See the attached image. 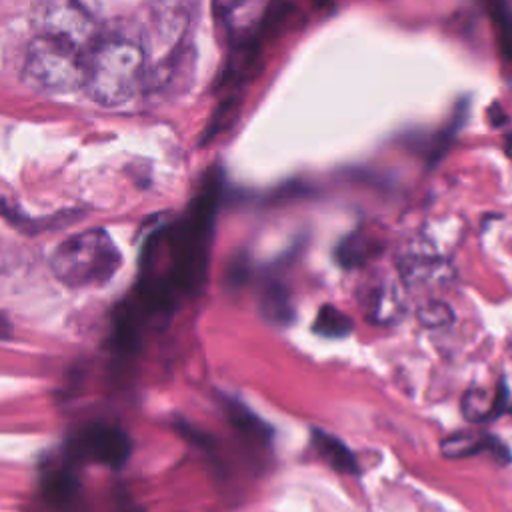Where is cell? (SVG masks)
<instances>
[{
	"mask_svg": "<svg viewBox=\"0 0 512 512\" xmlns=\"http://www.w3.org/2000/svg\"><path fill=\"white\" fill-rule=\"evenodd\" d=\"M440 452L444 458H468L486 452L498 464H510V448L494 434L488 432H456L440 442Z\"/></svg>",
	"mask_w": 512,
	"mask_h": 512,
	"instance_id": "ba28073f",
	"label": "cell"
},
{
	"mask_svg": "<svg viewBox=\"0 0 512 512\" xmlns=\"http://www.w3.org/2000/svg\"><path fill=\"white\" fill-rule=\"evenodd\" d=\"M310 444L314 446L316 454L338 474H350V476L360 474V464L356 460V454L338 436L322 428H312Z\"/></svg>",
	"mask_w": 512,
	"mask_h": 512,
	"instance_id": "30bf717a",
	"label": "cell"
},
{
	"mask_svg": "<svg viewBox=\"0 0 512 512\" xmlns=\"http://www.w3.org/2000/svg\"><path fill=\"white\" fill-rule=\"evenodd\" d=\"M120 252L104 230H86L64 240L52 254L54 274L70 286L106 284L120 268Z\"/></svg>",
	"mask_w": 512,
	"mask_h": 512,
	"instance_id": "277c9868",
	"label": "cell"
},
{
	"mask_svg": "<svg viewBox=\"0 0 512 512\" xmlns=\"http://www.w3.org/2000/svg\"><path fill=\"white\" fill-rule=\"evenodd\" d=\"M460 410H462V416L474 424L490 422L500 416L512 414V398H510L506 380L502 378L498 388L492 394L480 388L466 390L460 402Z\"/></svg>",
	"mask_w": 512,
	"mask_h": 512,
	"instance_id": "9c48e42d",
	"label": "cell"
},
{
	"mask_svg": "<svg viewBox=\"0 0 512 512\" xmlns=\"http://www.w3.org/2000/svg\"><path fill=\"white\" fill-rule=\"evenodd\" d=\"M220 198L222 174L220 170H212L206 174L202 188L190 202L186 214L174 226L160 232V238L168 248L170 268L160 278L144 276V280L164 290L174 302L182 296H196L206 282Z\"/></svg>",
	"mask_w": 512,
	"mask_h": 512,
	"instance_id": "6da1fadb",
	"label": "cell"
},
{
	"mask_svg": "<svg viewBox=\"0 0 512 512\" xmlns=\"http://www.w3.org/2000/svg\"><path fill=\"white\" fill-rule=\"evenodd\" d=\"M486 2H492V0H486Z\"/></svg>",
	"mask_w": 512,
	"mask_h": 512,
	"instance_id": "603a6c76",
	"label": "cell"
},
{
	"mask_svg": "<svg viewBox=\"0 0 512 512\" xmlns=\"http://www.w3.org/2000/svg\"><path fill=\"white\" fill-rule=\"evenodd\" d=\"M366 310L372 322H380V324L390 320L394 322L402 310V302L396 286L388 282L376 284L366 296Z\"/></svg>",
	"mask_w": 512,
	"mask_h": 512,
	"instance_id": "5bb4252c",
	"label": "cell"
},
{
	"mask_svg": "<svg viewBox=\"0 0 512 512\" xmlns=\"http://www.w3.org/2000/svg\"><path fill=\"white\" fill-rule=\"evenodd\" d=\"M38 32L58 36L84 50L98 38L90 14L74 0H50L38 16Z\"/></svg>",
	"mask_w": 512,
	"mask_h": 512,
	"instance_id": "52a82bcc",
	"label": "cell"
},
{
	"mask_svg": "<svg viewBox=\"0 0 512 512\" xmlns=\"http://www.w3.org/2000/svg\"><path fill=\"white\" fill-rule=\"evenodd\" d=\"M70 456L92 460L108 468H122L130 458V438L124 430L108 424H92L70 442Z\"/></svg>",
	"mask_w": 512,
	"mask_h": 512,
	"instance_id": "8992f818",
	"label": "cell"
},
{
	"mask_svg": "<svg viewBox=\"0 0 512 512\" xmlns=\"http://www.w3.org/2000/svg\"><path fill=\"white\" fill-rule=\"evenodd\" d=\"M212 12L230 48L262 44L264 32L282 16L274 0H214Z\"/></svg>",
	"mask_w": 512,
	"mask_h": 512,
	"instance_id": "5b68a950",
	"label": "cell"
},
{
	"mask_svg": "<svg viewBox=\"0 0 512 512\" xmlns=\"http://www.w3.org/2000/svg\"><path fill=\"white\" fill-rule=\"evenodd\" d=\"M380 252H382V244L374 236L362 230H354L338 242L334 250V258L342 268L354 270L374 260Z\"/></svg>",
	"mask_w": 512,
	"mask_h": 512,
	"instance_id": "8fae6325",
	"label": "cell"
},
{
	"mask_svg": "<svg viewBox=\"0 0 512 512\" xmlns=\"http://www.w3.org/2000/svg\"><path fill=\"white\" fill-rule=\"evenodd\" d=\"M258 302H260V312L268 322H272L276 326L292 324L294 306L290 300V292L282 280H278V278L266 280L264 286L260 288Z\"/></svg>",
	"mask_w": 512,
	"mask_h": 512,
	"instance_id": "7c38bea8",
	"label": "cell"
},
{
	"mask_svg": "<svg viewBox=\"0 0 512 512\" xmlns=\"http://www.w3.org/2000/svg\"><path fill=\"white\" fill-rule=\"evenodd\" d=\"M86 52L68 40L38 32L26 50L24 84L54 94L82 90Z\"/></svg>",
	"mask_w": 512,
	"mask_h": 512,
	"instance_id": "3957f363",
	"label": "cell"
},
{
	"mask_svg": "<svg viewBox=\"0 0 512 512\" xmlns=\"http://www.w3.org/2000/svg\"><path fill=\"white\" fill-rule=\"evenodd\" d=\"M492 28L496 36V46L502 62L508 70H512V8L506 0H492L488 2Z\"/></svg>",
	"mask_w": 512,
	"mask_h": 512,
	"instance_id": "9a60e30c",
	"label": "cell"
},
{
	"mask_svg": "<svg viewBox=\"0 0 512 512\" xmlns=\"http://www.w3.org/2000/svg\"><path fill=\"white\" fill-rule=\"evenodd\" d=\"M10 334H12V324H10V320L0 312V340L8 338Z\"/></svg>",
	"mask_w": 512,
	"mask_h": 512,
	"instance_id": "44dd1931",
	"label": "cell"
},
{
	"mask_svg": "<svg viewBox=\"0 0 512 512\" xmlns=\"http://www.w3.org/2000/svg\"><path fill=\"white\" fill-rule=\"evenodd\" d=\"M146 84V54L126 36H98L86 52L82 90L100 106H122Z\"/></svg>",
	"mask_w": 512,
	"mask_h": 512,
	"instance_id": "7a4b0ae2",
	"label": "cell"
},
{
	"mask_svg": "<svg viewBox=\"0 0 512 512\" xmlns=\"http://www.w3.org/2000/svg\"><path fill=\"white\" fill-rule=\"evenodd\" d=\"M178 430L182 432V436H186L190 442H194V444H198L200 448H204V450H210L212 448V440H210V436H206L204 432H200V430H196L194 426H190V424H178Z\"/></svg>",
	"mask_w": 512,
	"mask_h": 512,
	"instance_id": "ffe728a7",
	"label": "cell"
},
{
	"mask_svg": "<svg viewBox=\"0 0 512 512\" xmlns=\"http://www.w3.org/2000/svg\"><path fill=\"white\" fill-rule=\"evenodd\" d=\"M416 318L426 328H440V326L450 324L454 320V314L446 302H428L418 308Z\"/></svg>",
	"mask_w": 512,
	"mask_h": 512,
	"instance_id": "d6986e66",
	"label": "cell"
},
{
	"mask_svg": "<svg viewBox=\"0 0 512 512\" xmlns=\"http://www.w3.org/2000/svg\"><path fill=\"white\" fill-rule=\"evenodd\" d=\"M504 152L512 160V132H508L506 138H504Z\"/></svg>",
	"mask_w": 512,
	"mask_h": 512,
	"instance_id": "7402d4cb",
	"label": "cell"
},
{
	"mask_svg": "<svg viewBox=\"0 0 512 512\" xmlns=\"http://www.w3.org/2000/svg\"><path fill=\"white\" fill-rule=\"evenodd\" d=\"M222 410L230 420V424L246 438L256 442H270V438L274 436L272 426H268V422H264L246 404L238 402L236 398L222 396Z\"/></svg>",
	"mask_w": 512,
	"mask_h": 512,
	"instance_id": "4fadbf2b",
	"label": "cell"
},
{
	"mask_svg": "<svg viewBox=\"0 0 512 512\" xmlns=\"http://www.w3.org/2000/svg\"><path fill=\"white\" fill-rule=\"evenodd\" d=\"M310 328L322 338H344L352 334L354 320L334 304H322Z\"/></svg>",
	"mask_w": 512,
	"mask_h": 512,
	"instance_id": "2e32d148",
	"label": "cell"
},
{
	"mask_svg": "<svg viewBox=\"0 0 512 512\" xmlns=\"http://www.w3.org/2000/svg\"><path fill=\"white\" fill-rule=\"evenodd\" d=\"M240 114V96L238 92H232L228 96H224L218 104V108L214 110V116L210 120V124L206 126V134H204V140H210L218 134H222L224 130H228L234 120L238 118Z\"/></svg>",
	"mask_w": 512,
	"mask_h": 512,
	"instance_id": "ac0fdd59",
	"label": "cell"
},
{
	"mask_svg": "<svg viewBox=\"0 0 512 512\" xmlns=\"http://www.w3.org/2000/svg\"><path fill=\"white\" fill-rule=\"evenodd\" d=\"M42 492H44V498L50 504L64 506V504H68L76 496L78 480H76V476L68 468L52 470V472H48L44 476Z\"/></svg>",
	"mask_w": 512,
	"mask_h": 512,
	"instance_id": "e0dca14e",
	"label": "cell"
}]
</instances>
